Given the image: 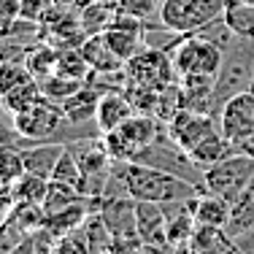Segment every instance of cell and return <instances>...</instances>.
I'll return each instance as SVG.
<instances>
[{"mask_svg": "<svg viewBox=\"0 0 254 254\" xmlns=\"http://www.w3.org/2000/svg\"><path fill=\"white\" fill-rule=\"evenodd\" d=\"M252 179H254V157L244 154V152L230 154L222 162H216V165H211L203 171L205 192L225 197L227 203L238 200V197L249 190Z\"/></svg>", "mask_w": 254, "mask_h": 254, "instance_id": "277c9868", "label": "cell"}, {"mask_svg": "<svg viewBox=\"0 0 254 254\" xmlns=\"http://www.w3.org/2000/svg\"><path fill=\"white\" fill-rule=\"evenodd\" d=\"M41 98H44L41 84L33 78V81H27V84H22V87L5 92L3 98H0V103H3V108H5V114H8V117H16V114L27 111L30 106H35Z\"/></svg>", "mask_w": 254, "mask_h": 254, "instance_id": "ffe728a7", "label": "cell"}, {"mask_svg": "<svg viewBox=\"0 0 254 254\" xmlns=\"http://www.w3.org/2000/svg\"><path fill=\"white\" fill-rule=\"evenodd\" d=\"M3 63H5V60H3V54H0V65H3Z\"/></svg>", "mask_w": 254, "mask_h": 254, "instance_id": "ab89813d", "label": "cell"}, {"mask_svg": "<svg viewBox=\"0 0 254 254\" xmlns=\"http://www.w3.org/2000/svg\"><path fill=\"white\" fill-rule=\"evenodd\" d=\"M246 195H249V197H252V200H254V179H252V184H249V190H246Z\"/></svg>", "mask_w": 254, "mask_h": 254, "instance_id": "8d00e7d4", "label": "cell"}, {"mask_svg": "<svg viewBox=\"0 0 254 254\" xmlns=\"http://www.w3.org/2000/svg\"><path fill=\"white\" fill-rule=\"evenodd\" d=\"M38 84H41V92H44V98L60 103V106H63V103L68 100L70 95L76 92V89L84 87V81L70 78V76H63V73H52L49 78H44V81H38Z\"/></svg>", "mask_w": 254, "mask_h": 254, "instance_id": "d4e9b609", "label": "cell"}, {"mask_svg": "<svg viewBox=\"0 0 254 254\" xmlns=\"http://www.w3.org/2000/svg\"><path fill=\"white\" fill-rule=\"evenodd\" d=\"M135 222H138V238H141L143 246H168L162 203L135 200Z\"/></svg>", "mask_w": 254, "mask_h": 254, "instance_id": "30bf717a", "label": "cell"}, {"mask_svg": "<svg viewBox=\"0 0 254 254\" xmlns=\"http://www.w3.org/2000/svg\"><path fill=\"white\" fill-rule=\"evenodd\" d=\"M27 235L30 233L19 225V222H14L11 216H5V219L0 222V254H11Z\"/></svg>", "mask_w": 254, "mask_h": 254, "instance_id": "f546056e", "label": "cell"}, {"mask_svg": "<svg viewBox=\"0 0 254 254\" xmlns=\"http://www.w3.org/2000/svg\"><path fill=\"white\" fill-rule=\"evenodd\" d=\"M57 73L78 78V81H87L92 68H89L87 57L81 54L78 46H68V49H60V63H57Z\"/></svg>", "mask_w": 254, "mask_h": 254, "instance_id": "cb8c5ba5", "label": "cell"}, {"mask_svg": "<svg viewBox=\"0 0 254 254\" xmlns=\"http://www.w3.org/2000/svg\"><path fill=\"white\" fill-rule=\"evenodd\" d=\"M22 0H0V25H8L19 16Z\"/></svg>", "mask_w": 254, "mask_h": 254, "instance_id": "d6a6232c", "label": "cell"}, {"mask_svg": "<svg viewBox=\"0 0 254 254\" xmlns=\"http://www.w3.org/2000/svg\"><path fill=\"white\" fill-rule=\"evenodd\" d=\"M100 216L114 233V238H138V222H135V200L132 197H108L100 200Z\"/></svg>", "mask_w": 254, "mask_h": 254, "instance_id": "9c48e42d", "label": "cell"}, {"mask_svg": "<svg viewBox=\"0 0 254 254\" xmlns=\"http://www.w3.org/2000/svg\"><path fill=\"white\" fill-rule=\"evenodd\" d=\"M192 205V214H195L197 227H227L230 219V203L219 195H211V192H200L197 197L190 200Z\"/></svg>", "mask_w": 254, "mask_h": 254, "instance_id": "5bb4252c", "label": "cell"}, {"mask_svg": "<svg viewBox=\"0 0 254 254\" xmlns=\"http://www.w3.org/2000/svg\"><path fill=\"white\" fill-rule=\"evenodd\" d=\"M249 92L254 95V76H252V84H249Z\"/></svg>", "mask_w": 254, "mask_h": 254, "instance_id": "f35d334b", "label": "cell"}, {"mask_svg": "<svg viewBox=\"0 0 254 254\" xmlns=\"http://www.w3.org/2000/svg\"><path fill=\"white\" fill-rule=\"evenodd\" d=\"M230 254H246V252H244V249H238V246H235V249L230 252Z\"/></svg>", "mask_w": 254, "mask_h": 254, "instance_id": "74e56055", "label": "cell"}, {"mask_svg": "<svg viewBox=\"0 0 254 254\" xmlns=\"http://www.w3.org/2000/svg\"><path fill=\"white\" fill-rule=\"evenodd\" d=\"M227 0H162L157 19L165 27L190 35L225 16Z\"/></svg>", "mask_w": 254, "mask_h": 254, "instance_id": "5b68a950", "label": "cell"}, {"mask_svg": "<svg viewBox=\"0 0 254 254\" xmlns=\"http://www.w3.org/2000/svg\"><path fill=\"white\" fill-rule=\"evenodd\" d=\"M27 81H33V73H30V68L25 63L8 60V63L0 65V98H3L5 92H11V89L27 84ZM35 81H38V78H35Z\"/></svg>", "mask_w": 254, "mask_h": 254, "instance_id": "f1b7e54d", "label": "cell"}, {"mask_svg": "<svg viewBox=\"0 0 254 254\" xmlns=\"http://www.w3.org/2000/svg\"><path fill=\"white\" fill-rule=\"evenodd\" d=\"M225 22L235 35L254 41V3L252 0H227Z\"/></svg>", "mask_w": 254, "mask_h": 254, "instance_id": "2e32d148", "label": "cell"}, {"mask_svg": "<svg viewBox=\"0 0 254 254\" xmlns=\"http://www.w3.org/2000/svg\"><path fill=\"white\" fill-rule=\"evenodd\" d=\"M65 146H68V143H60V141H41V143L25 146L22 149L25 171L35 173V176H41V179H52V173H54V168H57Z\"/></svg>", "mask_w": 254, "mask_h": 254, "instance_id": "7c38bea8", "label": "cell"}, {"mask_svg": "<svg viewBox=\"0 0 254 254\" xmlns=\"http://www.w3.org/2000/svg\"><path fill=\"white\" fill-rule=\"evenodd\" d=\"M76 203H98V205H100V200L87 197L84 192H78L76 187L60 184V181H49V192H46V197H44L46 214H57V211L70 208V205H76Z\"/></svg>", "mask_w": 254, "mask_h": 254, "instance_id": "e0dca14e", "label": "cell"}, {"mask_svg": "<svg viewBox=\"0 0 254 254\" xmlns=\"http://www.w3.org/2000/svg\"><path fill=\"white\" fill-rule=\"evenodd\" d=\"M49 181L70 184V187H76L78 192H84V190H81V187H84L81 165H78L76 154L70 152V146H65V152H63V157H60V162H57V168H54V173H52V179H49Z\"/></svg>", "mask_w": 254, "mask_h": 254, "instance_id": "4316f807", "label": "cell"}, {"mask_svg": "<svg viewBox=\"0 0 254 254\" xmlns=\"http://www.w3.org/2000/svg\"><path fill=\"white\" fill-rule=\"evenodd\" d=\"M254 76V41L238 38L233 46L225 49L222 65L216 70L214 98H211V114L219 117L222 106L241 92H249V84Z\"/></svg>", "mask_w": 254, "mask_h": 254, "instance_id": "7a4b0ae2", "label": "cell"}, {"mask_svg": "<svg viewBox=\"0 0 254 254\" xmlns=\"http://www.w3.org/2000/svg\"><path fill=\"white\" fill-rule=\"evenodd\" d=\"M222 57H225V49L197 33L184 35L171 52L173 68H176L179 78L181 76H216Z\"/></svg>", "mask_w": 254, "mask_h": 254, "instance_id": "8992f818", "label": "cell"}, {"mask_svg": "<svg viewBox=\"0 0 254 254\" xmlns=\"http://www.w3.org/2000/svg\"><path fill=\"white\" fill-rule=\"evenodd\" d=\"M119 14L135 16L141 22H152L154 14H160L157 0H119Z\"/></svg>", "mask_w": 254, "mask_h": 254, "instance_id": "4dcf8cb0", "label": "cell"}, {"mask_svg": "<svg viewBox=\"0 0 254 254\" xmlns=\"http://www.w3.org/2000/svg\"><path fill=\"white\" fill-rule=\"evenodd\" d=\"M233 241H235V246H238V249H244L246 254H254V227L246 230V233H241L238 238H233Z\"/></svg>", "mask_w": 254, "mask_h": 254, "instance_id": "836d02e7", "label": "cell"}, {"mask_svg": "<svg viewBox=\"0 0 254 254\" xmlns=\"http://www.w3.org/2000/svg\"><path fill=\"white\" fill-rule=\"evenodd\" d=\"M114 16H117V11L108 8V5H103V3H98V0H92L89 5H84V8L78 11V22H81V30L87 35L106 33V30L111 27Z\"/></svg>", "mask_w": 254, "mask_h": 254, "instance_id": "44dd1931", "label": "cell"}, {"mask_svg": "<svg viewBox=\"0 0 254 254\" xmlns=\"http://www.w3.org/2000/svg\"><path fill=\"white\" fill-rule=\"evenodd\" d=\"M106 38L108 44H111V49L117 52V57L122 60L127 65L132 57H135L138 52L143 49V33H138V30H127V27H108L106 30Z\"/></svg>", "mask_w": 254, "mask_h": 254, "instance_id": "ac0fdd59", "label": "cell"}, {"mask_svg": "<svg viewBox=\"0 0 254 254\" xmlns=\"http://www.w3.org/2000/svg\"><path fill=\"white\" fill-rule=\"evenodd\" d=\"M98 3L108 5V8H114V11H119V0H98Z\"/></svg>", "mask_w": 254, "mask_h": 254, "instance_id": "d590c367", "label": "cell"}, {"mask_svg": "<svg viewBox=\"0 0 254 254\" xmlns=\"http://www.w3.org/2000/svg\"><path fill=\"white\" fill-rule=\"evenodd\" d=\"M52 254H89V244L84 238V233H68L57 241Z\"/></svg>", "mask_w": 254, "mask_h": 254, "instance_id": "1f68e13d", "label": "cell"}, {"mask_svg": "<svg viewBox=\"0 0 254 254\" xmlns=\"http://www.w3.org/2000/svg\"><path fill=\"white\" fill-rule=\"evenodd\" d=\"M132 114H135V108H132L130 98H127L125 92H119V89H111V92H103V98L98 103L95 125H98L100 135H106V132L122 127Z\"/></svg>", "mask_w": 254, "mask_h": 254, "instance_id": "8fae6325", "label": "cell"}, {"mask_svg": "<svg viewBox=\"0 0 254 254\" xmlns=\"http://www.w3.org/2000/svg\"><path fill=\"white\" fill-rule=\"evenodd\" d=\"M8 216L14 222H19V225L25 227L30 235H33L35 230H41V227L46 225V219H49L44 203H14V208H11Z\"/></svg>", "mask_w": 254, "mask_h": 254, "instance_id": "484cf974", "label": "cell"}, {"mask_svg": "<svg viewBox=\"0 0 254 254\" xmlns=\"http://www.w3.org/2000/svg\"><path fill=\"white\" fill-rule=\"evenodd\" d=\"M125 181L132 200L149 203H179L192 200L200 195V187L176 176V173L160 171V168L143 165V162H125Z\"/></svg>", "mask_w": 254, "mask_h": 254, "instance_id": "6da1fadb", "label": "cell"}, {"mask_svg": "<svg viewBox=\"0 0 254 254\" xmlns=\"http://www.w3.org/2000/svg\"><path fill=\"white\" fill-rule=\"evenodd\" d=\"M100 98H103L100 89L84 81V87L76 89V92L63 103V111H65V117H68L70 122H76V125H92L95 114H98Z\"/></svg>", "mask_w": 254, "mask_h": 254, "instance_id": "9a60e30c", "label": "cell"}, {"mask_svg": "<svg viewBox=\"0 0 254 254\" xmlns=\"http://www.w3.org/2000/svg\"><path fill=\"white\" fill-rule=\"evenodd\" d=\"M125 68H127V73H130V81L143 84V87L162 89V87H168V84L179 81L171 54L160 52V49H149V46H143Z\"/></svg>", "mask_w": 254, "mask_h": 254, "instance_id": "52a82bcc", "label": "cell"}, {"mask_svg": "<svg viewBox=\"0 0 254 254\" xmlns=\"http://www.w3.org/2000/svg\"><path fill=\"white\" fill-rule=\"evenodd\" d=\"M46 192H49V179H41L35 173H25L22 179L14 181L16 203H44Z\"/></svg>", "mask_w": 254, "mask_h": 254, "instance_id": "603a6c76", "label": "cell"}, {"mask_svg": "<svg viewBox=\"0 0 254 254\" xmlns=\"http://www.w3.org/2000/svg\"><path fill=\"white\" fill-rule=\"evenodd\" d=\"M11 254H38V249H35V241H33V235H27L25 241H22L19 246H16Z\"/></svg>", "mask_w": 254, "mask_h": 254, "instance_id": "e575fe53", "label": "cell"}, {"mask_svg": "<svg viewBox=\"0 0 254 254\" xmlns=\"http://www.w3.org/2000/svg\"><path fill=\"white\" fill-rule=\"evenodd\" d=\"M219 127L222 132L235 143V149L244 141H249L254 135V95L252 92H241L235 98H230L219 111Z\"/></svg>", "mask_w": 254, "mask_h": 254, "instance_id": "ba28073f", "label": "cell"}, {"mask_svg": "<svg viewBox=\"0 0 254 254\" xmlns=\"http://www.w3.org/2000/svg\"><path fill=\"white\" fill-rule=\"evenodd\" d=\"M162 125L165 122H160L157 117H149V114H132L122 127L106 132L103 141H106V146H108V152H111L114 160L135 162L138 157L157 141Z\"/></svg>", "mask_w": 254, "mask_h": 254, "instance_id": "3957f363", "label": "cell"}, {"mask_svg": "<svg viewBox=\"0 0 254 254\" xmlns=\"http://www.w3.org/2000/svg\"><path fill=\"white\" fill-rule=\"evenodd\" d=\"M3 219H5V214H0V222H3Z\"/></svg>", "mask_w": 254, "mask_h": 254, "instance_id": "60d3db41", "label": "cell"}, {"mask_svg": "<svg viewBox=\"0 0 254 254\" xmlns=\"http://www.w3.org/2000/svg\"><path fill=\"white\" fill-rule=\"evenodd\" d=\"M57 63H60V49L57 46H49V44L27 49V57H25V65L30 68L33 78H38V81H44L52 73H57Z\"/></svg>", "mask_w": 254, "mask_h": 254, "instance_id": "d6986e66", "label": "cell"}, {"mask_svg": "<svg viewBox=\"0 0 254 254\" xmlns=\"http://www.w3.org/2000/svg\"><path fill=\"white\" fill-rule=\"evenodd\" d=\"M78 49H81V54L87 57L89 68L98 70V73H114V70H122L125 68V63L117 57V52H114L111 44H108L106 33L87 35Z\"/></svg>", "mask_w": 254, "mask_h": 254, "instance_id": "4fadbf2b", "label": "cell"}, {"mask_svg": "<svg viewBox=\"0 0 254 254\" xmlns=\"http://www.w3.org/2000/svg\"><path fill=\"white\" fill-rule=\"evenodd\" d=\"M252 227H254V200L244 192L238 200L230 203V219H227L225 233L230 238H238L241 233H246V230H252Z\"/></svg>", "mask_w": 254, "mask_h": 254, "instance_id": "7402d4cb", "label": "cell"}, {"mask_svg": "<svg viewBox=\"0 0 254 254\" xmlns=\"http://www.w3.org/2000/svg\"><path fill=\"white\" fill-rule=\"evenodd\" d=\"M25 157L19 146H0V181L14 184L16 179L25 176Z\"/></svg>", "mask_w": 254, "mask_h": 254, "instance_id": "83f0119b", "label": "cell"}]
</instances>
